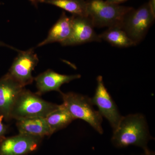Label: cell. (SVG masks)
<instances>
[{"label":"cell","instance_id":"cell-22","mask_svg":"<svg viewBox=\"0 0 155 155\" xmlns=\"http://www.w3.org/2000/svg\"><path fill=\"white\" fill-rule=\"evenodd\" d=\"M143 155H155V153L154 152L152 151H151L150 150L148 152H144Z\"/></svg>","mask_w":155,"mask_h":155},{"label":"cell","instance_id":"cell-5","mask_svg":"<svg viewBox=\"0 0 155 155\" xmlns=\"http://www.w3.org/2000/svg\"><path fill=\"white\" fill-rule=\"evenodd\" d=\"M155 16L146 3L138 8H132L126 14L121 28L136 45L144 38L148 31L154 22Z\"/></svg>","mask_w":155,"mask_h":155},{"label":"cell","instance_id":"cell-20","mask_svg":"<svg viewBox=\"0 0 155 155\" xmlns=\"http://www.w3.org/2000/svg\"><path fill=\"white\" fill-rule=\"evenodd\" d=\"M127 1L128 0H106V1L107 2L111 3V4L120 5V4L127 2Z\"/></svg>","mask_w":155,"mask_h":155},{"label":"cell","instance_id":"cell-15","mask_svg":"<svg viewBox=\"0 0 155 155\" xmlns=\"http://www.w3.org/2000/svg\"><path fill=\"white\" fill-rule=\"evenodd\" d=\"M51 134L68 126L75 119L69 111L60 105L58 110L45 118Z\"/></svg>","mask_w":155,"mask_h":155},{"label":"cell","instance_id":"cell-18","mask_svg":"<svg viewBox=\"0 0 155 155\" xmlns=\"http://www.w3.org/2000/svg\"><path fill=\"white\" fill-rule=\"evenodd\" d=\"M147 3L152 13L155 16V0H149Z\"/></svg>","mask_w":155,"mask_h":155},{"label":"cell","instance_id":"cell-8","mask_svg":"<svg viewBox=\"0 0 155 155\" xmlns=\"http://www.w3.org/2000/svg\"><path fill=\"white\" fill-rule=\"evenodd\" d=\"M71 18L72 32L69 38L60 43L62 46L78 45L102 41L99 35L95 31L94 26L88 16L72 15Z\"/></svg>","mask_w":155,"mask_h":155},{"label":"cell","instance_id":"cell-6","mask_svg":"<svg viewBox=\"0 0 155 155\" xmlns=\"http://www.w3.org/2000/svg\"><path fill=\"white\" fill-rule=\"evenodd\" d=\"M97 81L95 93L91 98L92 104L97 107L101 116L109 121L114 131L118 127L123 116L105 86L102 76H98Z\"/></svg>","mask_w":155,"mask_h":155},{"label":"cell","instance_id":"cell-9","mask_svg":"<svg viewBox=\"0 0 155 155\" xmlns=\"http://www.w3.org/2000/svg\"><path fill=\"white\" fill-rule=\"evenodd\" d=\"M41 137L19 134L6 139L0 146V155H25L38 148Z\"/></svg>","mask_w":155,"mask_h":155},{"label":"cell","instance_id":"cell-2","mask_svg":"<svg viewBox=\"0 0 155 155\" xmlns=\"http://www.w3.org/2000/svg\"><path fill=\"white\" fill-rule=\"evenodd\" d=\"M60 105L49 102L40 95L25 88L18 96L11 110V119L16 120L33 118H45L58 110Z\"/></svg>","mask_w":155,"mask_h":155},{"label":"cell","instance_id":"cell-4","mask_svg":"<svg viewBox=\"0 0 155 155\" xmlns=\"http://www.w3.org/2000/svg\"><path fill=\"white\" fill-rule=\"evenodd\" d=\"M63 100L62 106L75 119H81L88 123L100 134L104 132L102 123L103 117L93 107L91 98L87 96L73 92H61Z\"/></svg>","mask_w":155,"mask_h":155},{"label":"cell","instance_id":"cell-19","mask_svg":"<svg viewBox=\"0 0 155 155\" xmlns=\"http://www.w3.org/2000/svg\"><path fill=\"white\" fill-rule=\"evenodd\" d=\"M0 47H5L8 48H10L11 49L14 50V51H16L18 52H19L20 51H19V50L17 49L16 48L11 46L10 45H8L7 44L5 43V42L1 41H0Z\"/></svg>","mask_w":155,"mask_h":155},{"label":"cell","instance_id":"cell-10","mask_svg":"<svg viewBox=\"0 0 155 155\" xmlns=\"http://www.w3.org/2000/svg\"><path fill=\"white\" fill-rule=\"evenodd\" d=\"M24 88L8 73L0 79V115L6 119H11L14 103Z\"/></svg>","mask_w":155,"mask_h":155},{"label":"cell","instance_id":"cell-14","mask_svg":"<svg viewBox=\"0 0 155 155\" xmlns=\"http://www.w3.org/2000/svg\"><path fill=\"white\" fill-rule=\"evenodd\" d=\"M102 41L107 42L113 46L124 48L136 45L127 35L125 31L119 26L108 28L99 35Z\"/></svg>","mask_w":155,"mask_h":155},{"label":"cell","instance_id":"cell-1","mask_svg":"<svg viewBox=\"0 0 155 155\" xmlns=\"http://www.w3.org/2000/svg\"><path fill=\"white\" fill-rule=\"evenodd\" d=\"M150 134L146 120L141 114L123 116L117 128L113 131L112 143L117 148L135 146L147 152L149 142L153 140Z\"/></svg>","mask_w":155,"mask_h":155},{"label":"cell","instance_id":"cell-7","mask_svg":"<svg viewBox=\"0 0 155 155\" xmlns=\"http://www.w3.org/2000/svg\"><path fill=\"white\" fill-rule=\"evenodd\" d=\"M39 62L33 48L19 52L8 72L10 76L23 87L32 83L34 78L32 71Z\"/></svg>","mask_w":155,"mask_h":155},{"label":"cell","instance_id":"cell-11","mask_svg":"<svg viewBox=\"0 0 155 155\" xmlns=\"http://www.w3.org/2000/svg\"><path fill=\"white\" fill-rule=\"evenodd\" d=\"M81 77L80 74L62 75L51 69H48L34 78L37 88L36 94L41 95L51 91H57L61 93L62 91L60 88L63 84L79 79Z\"/></svg>","mask_w":155,"mask_h":155},{"label":"cell","instance_id":"cell-12","mask_svg":"<svg viewBox=\"0 0 155 155\" xmlns=\"http://www.w3.org/2000/svg\"><path fill=\"white\" fill-rule=\"evenodd\" d=\"M71 32V17L67 16L65 12L63 11L58 21L50 29L47 38L39 43L37 47H40L52 43H61L69 38Z\"/></svg>","mask_w":155,"mask_h":155},{"label":"cell","instance_id":"cell-13","mask_svg":"<svg viewBox=\"0 0 155 155\" xmlns=\"http://www.w3.org/2000/svg\"><path fill=\"white\" fill-rule=\"evenodd\" d=\"M19 134L43 137L52 135L45 118H33L17 120Z\"/></svg>","mask_w":155,"mask_h":155},{"label":"cell","instance_id":"cell-21","mask_svg":"<svg viewBox=\"0 0 155 155\" xmlns=\"http://www.w3.org/2000/svg\"><path fill=\"white\" fill-rule=\"evenodd\" d=\"M30 1L31 3L33 5L35 8H38V0H28Z\"/></svg>","mask_w":155,"mask_h":155},{"label":"cell","instance_id":"cell-17","mask_svg":"<svg viewBox=\"0 0 155 155\" xmlns=\"http://www.w3.org/2000/svg\"><path fill=\"white\" fill-rule=\"evenodd\" d=\"M4 118L3 115H0V137L4 135L6 131V127L2 122Z\"/></svg>","mask_w":155,"mask_h":155},{"label":"cell","instance_id":"cell-16","mask_svg":"<svg viewBox=\"0 0 155 155\" xmlns=\"http://www.w3.org/2000/svg\"><path fill=\"white\" fill-rule=\"evenodd\" d=\"M38 2L56 6L72 15L87 16L86 0H38Z\"/></svg>","mask_w":155,"mask_h":155},{"label":"cell","instance_id":"cell-3","mask_svg":"<svg viewBox=\"0 0 155 155\" xmlns=\"http://www.w3.org/2000/svg\"><path fill=\"white\" fill-rule=\"evenodd\" d=\"M86 2L87 16L97 28L121 27L125 16L133 8L104 0H86Z\"/></svg>","mask_w":155,"mask_h":155}]
</instances>
